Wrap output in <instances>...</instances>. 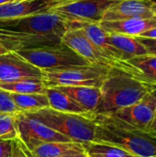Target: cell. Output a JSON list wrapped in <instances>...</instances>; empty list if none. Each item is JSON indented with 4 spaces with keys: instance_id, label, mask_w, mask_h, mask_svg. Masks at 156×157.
<instances>
[{
    "instance_id": "6da1fadb",
    "label": "cell",
    "mask_w": 156,
    "mask_h": 157,
    "mask_svg": "<svg viewBox=\"0 0 156 157\" xmlns=\"http://www.w3.org/2000/svg\"><path fill=\"white\" fill-rule=\"evenodd\" d=\"M154 87L120 66H110L100 86L101 98L95 114L109 115L136 104L144 99Z\"/></svg>"
},
{
    "instance_id": "7a4b0ae2",
    "label": "cell",
    "mask_w": 156,
    "mask_h": 157,
    "mask_svg": "<svg viewBox=\"0 0 156 157\" xmlns=\"http://www.w3.org/2000/svg\"><path fill=\"white\" fill-rule=\"evenodd\" d=\"M93 142L119 147L136 157H156V137L110 115L96 114Z\"/></svg>"
},
{
    "instance_id": "3957f363",
    "label": "cell",
    "mask_w": 156,
    "mask_h": 157,
    "mask_svg": "<svg viewBox=\"0 0 156 157\" xmlns=\"http://www.w3.org/2000/svg\"><path fill=\"white\" fill-rule=\"evenodd\" d=\"M28 114L74 142L87 144L94 141L96 132L95 113L63 112L49 107Z\"/></svg>"
},
{
    "instance_id": "277c9868",
    "label": "cell",
    "mask_w": 156,
    "mask_h": 157,
    "mask_svg": "<svg viewBox=\"0 0 156 157\" xmlns=\"http://www.w3.org/2000/svg\"><path fill=\"white\" fill-rule=\"evenodd\" d=\"M110 66L89 63L66 68L45 69L43 82L47 87L54 86H97L100 87Z\"/></svg>"
},
{
    "instance_id": "5b68a950",
    "label": "cell",
    "mask_w": 156,
    "mask_h": 157,
    "mask_svg": "<svg viewBox=\"0 0 156 157\" xmlns=\"http://www.w3.org/2000/svg\"><path fill=\"white\" fill-rule=\"evenodd\" d=\"M16 52L41 70L89 64L87 61L62 42Z\"/></svg>"
},
{
    "instance_id": "8992f818",
    "label": "cell",
    "mask_w": 156,
    "mask_h": 157,
    "mask_svg": "<svg viewBox=\"0 0 156 157\" xmlns=\"http://www.w3.org/2000/svg\"><path fill=\"white\" fill-rule=\"evenodd\" d=\"M16 126L17 138L29 151L47 143L74 142L25 112L16 115Z\"/></svg>"
},
{
    "instance_id": "52a82bcc",
    "label": "cell",
    "mask_w": 156,
    "mask_h": 157,
    "mask_svg": "<svg viewBox=\"0 0 156 157\" xmlns=\"http://www.w3.org/2000/svg\"><path fill=\"white\" fill-rule=\"evenodd\" d=\"M119 0H78L54 6L50 9L75 22L99 23L104 13Z\"/></svg>"
},
{
    "instance_id": "ba28073f",
    "label": "cell",
    "mask_w": 156,
    "mask_h": 157,
    "mask_svg": "<svg viewBox=\"0 0 156 157\" xmlns=\"http://www.w3.org/2000/svg\"><path fill=\"white\" fill-rule=\"evenodd\" d=\"M31 79L43 80V71L16 52L0 55V83Z\"/></svg>"
},
{
    "instance_id": "9c48e42d",
    "label": "cell",
    "mask_w": 156,
    "mask_h": 157,
    "mask_svg": "<svg viewBox=\"0 0 156 157\" xmlns=\"http://www.w3.org/2000/svg\"><path fill=\"white\" fill-rule=\"evenodd\" d=\"M62 43L65 44L89 63H99L113 66L118 61L113 60L96 46L85 34L81 28L70 29L62 37Z\"/></svg>"
},
{
    "instance_id": "30bf717a",
    "label": "cell",
    "mask_w": 156,
    "mask_h": 157,
    "mask_svg": "<svg viewBox=\"0 0 156 157\" xmlns=\"http://www.w3.org/2000/svg\"><path fill=\"white\" fill-rule=\"evenodd\" d=\"M156 16L153 0H119L103 15L101 21L120 20Z\"/></svg>"
},
{
    "instance_id": "8fae6325",
    "label": "cell",
    "mask_w": 156,
    "mask_h": 157,
    "mask_svg": "<svg viewBox=\"0 0 156 157\" xmlns=\"http://www.w3.org/2000/svg\"><path fill=\"white\" fill-rule=\"evenodd\" d=\"M156 113L154 106L145 98L142 101L109 114L133 129L146 132Z\"/></svg>"
},
{
    "instance_id": "7c38bea8",
    "label": "cell",
    "mask_w": 156,
    "mask_h": 157,
    "mask_svg": "<svg viewBox=\"0 0 156 157\" xmlns=\"http://www.w3.org/2000/svg\"><path fill=\"white\" fill-rule=\"evenodd\" d=\"M57 6L52 0L10 1L0 5V20L46 13Z\"/></svg>"
},
{
    "instance_id": "4fadbf2b",
    "label": "cell",
    "mask_w": 156,
    "mask_h": 157,
    "mask_svg": "<svg viewBox=\"0 0 156 157\" xmlns=\"http://www.w3.org/2000/svg\"><path fill=\"white\" fill-rule=\"evenodd\" d=\"M114 65L125 69L141 81L156 86V55L144 54L126 61L120 60Z\"/></svg>"
},
{
    "instance_id": "5bb4252c",
    "label": "cell",
    "mask_w": 156,
    "mask_h": 157,
    "mask_svg": "<svg viewBox=\"0 0 156 157\" xmlns=\"http://www.w3.org/2000/svg\"><path fill=\"white\" fill-rule=\"evenodd\" d=\"M99 25L108 33H118L138 37L145 30L156 27V16L151 17H134L112 21H100Z\"/></svg>"
},
{
    "instance_id": "9a60e30c",
    "label": "cell",
    "mask_w": 156,
    "mask_h": 157,
    "mask_svg": "<svg viewBox=\"0 0 156 157\" xmlns=\"http://www.w3.org/2000/svg\"><path fill=\"white\" fill-rule=\"evenodd\" d=\"M74 99L86 112L95 113L101 98L100 87L97 86H54Z\"/></svg>"
},
{
    "instance_id": "2e32d148",
    "label": "cell",
    "mask_w": 156,
    "mask_h": 157,
    "mask_svg": "<svg viewBox=\"0 0 156 157\" xmlns=\"http://www.w3.org/2000/svg\"><path fill=\"white\" fill-rule=\"evenodd\" d=\"M81 29L84 30L87 38L96 46H97L104 53H106L108 56H109L115 61L122 60L121 52L111 44L108 39V33L106 32L100 27L99 23L87 22L84 24L81 27Z\"/></svg>"
},
{
    "instance_id": "e0dca14e",
    "label": "cell",
    "mask_w": 156,
    "mask_h": 157,
    "mask_svg": "<svg viewBox=\"0 0 156 157\" xmlns=\"http://www.w3.org/2000/svg\"><path fill=\"white\" fill-rule=\"evenodd\" d=\"M34 157H61L86 153L83 144L77 142H53L39 145L31 151Z\"/></svg>"
},
{
    "instance_id": "ac0fdd59",
    "label": "cell",
    "mask_w": 156,
    "mask_h": 157,
    "mask_svg": "<svg viewBox=\"0 0 156 157\" xmlns=\"http://www.w3.org/2000/svg\"><path fill=\"white\" fill-rule=\"evenodd\" d=\"M108 39L111 44L121 52L122 61L131 59L135 56L148 54L145 47L135 36L108 33Z\"/></svg>"
},
{
    "instance_id": "d6986e66",
    "label": "cell",
    "mask_w": 156,
    "mask_h": 157,
    "mask_svg": "<svg viewBox=\"0 0 156 157\" xmlns=\"http://www.w3.org/2000/svg\"><path fill=\"white\" fill-rule=\"evenodd\" d=\"M10 96L14 104L16 105V107L18 109L20 112L31 113L50 107L49 99L46 93L45 94L10 93Z\"/></svg>"
},
{
    "instance_id": "ffe728a7",
    "label": "cell",
    "mask_w": 156,
    "mask_h": 157,
    "mask_svg": "<svg viewBox=\"0 0 156 157\" xmlns=\"http://www.w3.org/2000/svg\"><path fill=\"white\" fill-rule=\"evenodd\" d=\"M46 95L49 99L50 108L55 110L77 114L88 113L69 96L55 87H47Z\"/></svg>"
},
{
    "instance_id": "44dd1931",
    "label": "cell",
    "mask_w": 156,
    "mask_h": 157,
    "mask_svg": "<svg viewBox=\"0 0 156 157\" xmlns=\"http://www.w3.org/2000/svg\"><path fill=\"white\" fill-rule=\"evenodd\" d=\"M0 88L8 91L10 93L45 94L47 86H45L43 80L31 79V80H22L17 82H9V83H0Z\"/></svg>"
},
{
    "instance_id": "7402d4cb",
    "label": "cell",
    "mask_w": 156,
    "mask_h": 157,
    "mask_svg": "<svg viewBox=\"0 0 156 157\" xmlns=\"http://www.w3.org/2000/svg\"><path fill=\"white\" fill-rule=\"evenodd\" d=\"M86 153L88 155H95L98 157H136L135 155L119 148L116 146L91 142L83 144Z\"/></svg>"
},
{
    "instance_id": "603a6c76",
    "label": "cell",
    "mask_w": 156,
    "mask_h": 157,
    "mask_svg": "<svg viewBox=\"0 0 156 157\" xmlns=\"http://www.w3.org/2000/svg\"><path fill=\"white\" fill-rule=\"evenodd\" d=\"M17 114L0 113V140L12 141L17 137V132L16 126Z\"/></svg>"
},
{
    "instance_id": "cb8c5ba5",
    "label": "cell",
    "mask_w": 156,
    "mask_h": 157,
    "mask_svg": "<svg viewBox=\"0 0 156 157\" xmlns=\"http://www.w3.org/2000/svg\"><path fill=\"white\" fill-rule=\"evenodd\" d=\"M20 111L14 104L10 93L0 88V113H19Z\"/></svg>"
},
{
    "instance_id": "d4e9b609",
    "label": "cell",
    "mask_w": 156,
    "mask_h": 157,
    "mask_svg": "<svg viewBox=\"0 0 156 157\" xmlns=\"http://www.w3.org/2000/svg\"><path fill=\"white\" fill-rule=\"evenodd\" d=\"M12 157H34V155L17 137L12 140Z\"/></svg>"
},
{
    "instance_id": "484cf974",
    "label": "cell",
    "mask_w": 156,
    "mask_h": 157,
    "mask_svg": "<svg viewBox=\"0 0 156 157\" xmlns=\"http://www.w3.org/2000/svg\"><path fill=\"white\" fill-rule=\"evenodd\" d=\"M137 38L141 41V43L145 47L148 54L156 55V39H147L142 37H137Z\"/></svg>"
},
{
    "instance_id": "4316f807",
    "label": "cell",
    "mask_w": 156,
    "mask_h": 157,
    "mask_svg": "<svg viewBox=\"0 0 156 157\" xmlns=\"http://www.w3.org/2000/svg\"><path fill=\"white\" fill-rule=\"evenodd\" d=\"M12 153V141L0 140V157H6Z\"/></svg>"
},
{
    "instance_id": "83f0119b",
    "label": "cell",
    "mask_w": 156,
    "mask_h": 157,
    "mask_svg": "<svg viewBox=\"0 0 156 157\" xmlns=\"http://www.w3.org/2000/svg\"><path fill=\"white\" fill-rule=\"evenodd\" d=\"M138 37L147 38V39H156V27H154L152 29L145 30L144 32L141 33Z\"/></svg>"
},
{
    "instance_id": "f1b7e54d",
    "label": "cell",
    "mask_w": 156,
    "mask_h": 157,
    "mask_svg": "<svg viewBox=\"0 0 156 157\" xmlns=\"http://www.w3.org/2000/svg\"><path fill=\"white\" fill-rule=\"evenodd\" d=\"M146 132L149 133V134H151V135H153V136H154V137H156V113L154 118V120L152 121V122L150 123L149 127L147 128Z\"/></svg>"
},
{
    "instance_id": "f546056e",
    "label": "cell",
    "mask_w": 156,
    "mask_h": 157,
    "mask_svg": "<svg viewBox=\"0 0 156 157\" xmlns=\"http://www.w3.org/2000/svg\"><path fill=\"white\" fill-rule=\"evenodd\" d=\"M145 98L154 106V108L156 109V86L153 88V90Z\"/></svg>"
},
{
    "instance_id": "4dcf8cb0",
    "label": "cell",
    "mask_w": 156,
    "mask_h": 157,
    "mask_svg": "<svg viewBox=\"0 0 156 157\" xmlns=\"http://www.w3.org/2000/svg\"><path fill=\"white\" fill-rule=\"evenodd\" d=\"M11 51H9L1 41H0V55H3V54H6L7 52H9Z\"/></svg>"
},
{
    "instance_id": "1f68e13d",
    "label": "cell",
    "mask_w": 156,
    "mask_h": 157,
    "mask_svg": "<svg viewBox=\"0 0 156 157\" xmlns=\"http://www.w3.org/2000/svg\"><path fill=\"white\" fill-rule=\"evenodd\" d=\"M54 2H56L58 4V6L60 5H63V4H67V3H71V2H75L78 0H52Z\"/></svg>"
},
{
    "instance_id": "d6a6232c",
    "label": "cell",
    "mask_w": 156,
    "mask_h": 157,
    "mask_svg": "<svg viewBox=\"0 0 156 157\" xmlns=\"http://www.w3.org/2000/svg\"><path fill=\"white\" fill-rule=\"evenodd\" d=\"M61 157H88L86 153H82V154H76V155H63Z\"/></svg>"
},
{
    "instance_id": "836d02e7",
    "label": "cell",
    "mask_w": 156,
    "mask_h": 157,
    "mask_svg": "<svg viewBox=\"0 0 156 157\" xmlns=\"http://www.w3.org/2000/svg\"><path fill=\"white\" fill-rule=\"evenodd\" d=\"M10 1H12V0H0V5L5 4V3H7V2H10Z\"/></svg>"
},
{
    "instance_id": "e575fe53",
    "label": "cell",
    "mask_w": 156,
    "mask_h": 157,
    "mask_svg": "<svg viewBox=\"0 0 156 157\" xmlns=\"http://www.w3.org/2000/svg\"><path fill=\"white\" fill-rule=\"evenodd\" d=\"M154 13H155L156 15V1H154Z\"/></svg>"
},
{
    "instance_id": "d590c367",
    "label": "cell",
    "mask_w": 156,
    "mask_h": 157,
    "mask_svg": "<svg viewBox=\"0 0 156 157\" xmlns=\"http://www.w3.org/2000/svg\"><path fill=\"white\" fill-rule=\"evenodd\" d=\"M6 157H12V153H11L10 155H7V156H6Z\"/></svg>"
},
{
    "instance_id": "8d00e7d4",
    "label": "cell",
    "mask_w": 156,
    "mask_h": 157,
    "mask_svg": "<svg viewBox=\"0 0 156 157\" xmlns=\"http://www.w3.org/2000/svg\"><path fill=\"white\" fill-rule=\"evenodd\" d=\"M88 157H98V156H95V155H88Z\"/></svg>"
},
{
    "instance_id": "74e56055",
    "label": "cell",
    "mask_w": 156,
    "mask_h": 157,
    "mask_svg": "<svg viewBox=\"0 0 156 157\" xmlns=\"http://www.w3.org/2000/svg\"><path fill=\"white\" fill-rule=\"evenodd\" d=\"M13 1H22V0H13Z\"/></svg>"
},
{
    "instance_id": "f35d334b",
    "label": "cell",
    "mask_w": 156,
    "mask_h": 157,
    "mask_svg": "<svg viewBox=\"0 0 156 157\" xmlns=\"http://www.w3.org/2000/svg\"><path fill=\"white\" fill-rule=\"evenodd\" d=\"M154 1H156V0H154Z\"/></svg>"
},
{
    "instance_id": "ab89813d",
    "label": "cell",
    "mask_w": 156,
    "mask_h": 157,
    "mask_svg": "<svg viewBox=\"0 0 156 157\" xmlns=\"http://www.w3.org/2000/svg\"><path fill=\"white\" fill-rule=\"evenodd\" d=\"M12 1H13V0H12Z\"/></svg>"
}]
</instances>
